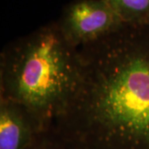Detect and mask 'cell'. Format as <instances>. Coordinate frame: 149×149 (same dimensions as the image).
<instances>
[{
	"label": "cell",
	"mask_w": 149,
	"mask_h": 149,
	"mask_svg": "<svg viewBox=\"0 0 149 149\" xmlns=\"http://www.w3.org/2000/svg\"><path fill=\"white\" fill-rule=\"evenodd\" d=\"M79 80L52 129L85 149H149V25L77 48Z\"/></svg>",
	"instance_id": "obj_1"
},
{
	"label": "cell",
	"mask_w": 149,
	"mask_h": 149,
	"mask_svg": "<svg viewBox=\"0 0 149 149\" xmlns=\"http://www.w3.org/2000/svg\"><path fill=\"white\" fill-rule=\"evenodd\" d=\"M28 149H67L66 145L51 128L42 133Z\"/></svg>",
	"instance_id": "obj_6"
},
{
	"label": "cell",
	"mask_w": 149,
	"mask_h": 149,
	"mask_svg": "<svg viewBox=\"0 0 149 149\" xmlns=\"http://www.w3.org/2000/svg\"><path fill=\"white\" fill-rule=\"evenodd\" d=\"M123 24L149 25V0H107Z\"/></svg>",
	"instance_id": "obj_5"
},
{
	"label": "cell",
	"mask_w": 149,
	"mask_h": 149,
	"mask_svg": "<svg viewBox=\"0 0 149 149\" xmlns=\"http://www.w3.org/2000/svg\"><path fill=\"white\" fill-rule=\"evenodd\" d=\"M79 80L77 48L52 22L7 44L0 55V98L26 109L43 131L63 115Z\"/></svg>",
	"instance_id": "obj_2"
},
{
	"label": "cell",
	"mask_w": 149,
	"mask_h": 149,
	"mask_svg": "<svg viewBox=\"0 0 149 149\" xmlns=\"http://www.w3.org/2000/svg\"><path fill=\"white\" fill-rule=\"evenodd\" d=\"M56 22L66 41L76 48L125 25L107 0H74L65 6Z\"/></svg>",
	"instance_id": "obj_3"
},
{
	"label": "cell",
	"mask_w": 149,
	"mask_h": 149,
	"mask_svg": "<svg viewBox=\"0 0 149 149\" xmlns=\"http://www.w3.org/2000/svg\"><path fill=\"white\" fill-rule=\"evenodd\" d=\"M43 132L26 109L0 98V149H28Z\"/></svg>",
	"instance_id": "obj_4"
},
{
	"label": "cell",
	"mask_w": 149,
	"mask_h": 149,
	"mask_svg": "<svg viewBox=\"0 0 149 149\" xmlns=\"http://www.w3.org/2000/svg\"><path fill=\"white\" fill-rule=\"evenodd\" d=\"M66 145V148L67 149H85V148H77V147H73V146H70L68 144L65 143Z\"/></svg>",
	"instance_id": "obj_7"
}]
</instances>
